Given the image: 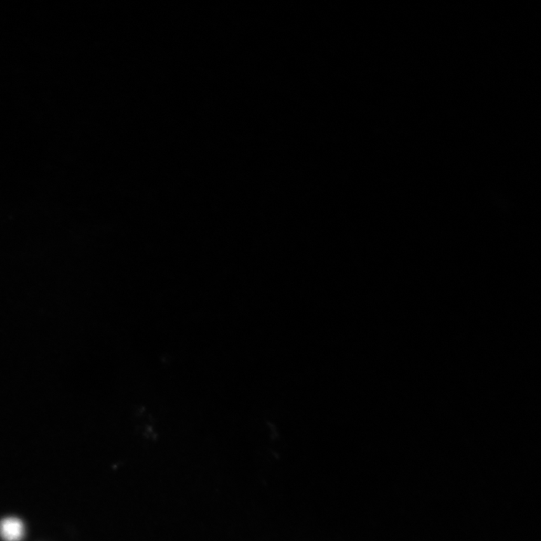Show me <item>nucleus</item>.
<instances>
[{"mask_svg": "<svg viewBox=\"0 0 541 541\" xmlns=\"http://www.w3.org/2000/svg\"><path fill=\"white\" fill-rule=\"evenodd\" d=\"M25 535V526L19 518L10 516L0 521V536L6 541H20Z\"/></svg>", "mask_w": 541, "mask_h": 541, "instance_id": "nucleus-1", "label": "nucleus"}]
</instances>
